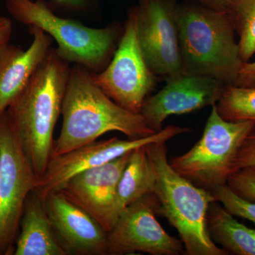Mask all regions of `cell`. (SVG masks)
Wrapping results in <instances>:
<instances>
[{
    "mask_svg": "<svg viewBox=\"0 0 255 255\" xmlns=\"http://www.w3.org/2000/svg\"><path fill=\"white\" fill-rule=\"evenodd\" d=\"M216 107L225 120L255 122V87H225Z\"/></svg>",
    "mask_w": 255,
    "mask_h": 255,
    "instance_id": "d6986e66",
    "label": "cell"
},
{
    "mask_svg": "<svg viewBox=\"0 0 255 255\" xmlns=\"http://www.w3.org/2000/svg\"><path fill=\"white\" fill-rule=\"evenodd\" d=\"M155 175L154 194L158 200L157 214L177 230L188 255H227L210 238L206 217L216 201L211 191L197 187L169 164L165 143L145 145Z\"/></svg>",
    "mask_w": 255,
    "mask_h": 255,
    "instance_id": "277c9868",
    "label": "cell"
},
{
    "mask_svg": "<svg viewBox=\"0 0 255 255\" xmlns=\"http://www.w3.org/2000/svg\"><path fill=\"white\" fill-rule=\"evenodd\" d=\"M177 25L184 72L236 85L244 62L231 15L189 1L178 4Z\"/></svg>",
    "mask_w": 255,
    "mask_h": 255,
    "instance_id": "3957f363",
    "label": "cell"
},
{
    "mask_svg": "<svg viewBox=\"0 0 255 255\" xmlns=\"http://www.w3.org/2000/svg\"><path fill=\"white\" fill-rule=\"evenodd\" d=\"M255 166V128L245 139L234 161V172L244 167Z\"/></svg>",
    "mask_w": 255,
    "mask_h": 255,
    "instance_id": "603a6c76",
    "label": "cell"
},
{
    "mask_svg": "<svg viewBox=\"0 0 255 255\" xmlns=\"http://www.w3.org/2000/svg\"><path fill=\"white\" fill-rule=\"evenodd\" d=\"M177 0H139L137 36L142 55L156 75L184 73L179 49Z\"/></svg>",
    "mask_w": 255,
    "mask_h": 255,
    "instance_id": "8fae6325",
    "label": "cell"
},
{
    "mask_svg": "<svg viewBox=\"0 0 255 255\" xmlns=\"http://www.w3.org/2000/svg\"><path fill=\"white\" fill-rule=\"evenodd\" d=\"M242 87H255V62L243 63L236 85Z\"/></svg>",
    "mask_w": 255,
    "mask_h": 255,
    "instance_id": "cb8c5ba5",
    "label": "cell"
},
{
    "mask_svg": "<svg viewBox=\"0 0 255 255\" xmlns=\"http://www.w3.org/2000/svg\"><path fill=\"white\" fill-rule=\"evenodd\" d=\"M130 152L76 174L59 190L91 215L108 233L119 216L117 189Z\"/></svg>",
    "mask_w": 255,
    "mask_h": 255,
    "instance_id": "4fadbf2b",
    "label": "cell"
},
{
    "mask_svg": "<svg viewBox=\"0 0 255 255\" xmlns=\"http://www.w3.org/2000/svg\"><path fill=\"white\" fill-rule=\"evenodd\" d=\"M158 204L152 193L127 206L108 233L107 254H184L182 241L166 232L156 219Z\"/></svg>",
    "mask_w": 255,
    "mask_h": 255,
    "instance_id": "30bf717a",
    "label": "cell"
},
{
    "mask_svg": "<svg viewBox=\"0 0 255 255\" xmlns=\"http://www.w3.org/2000/svg\"><path fill=\"white\" fill-rule=\"evenodd\" d=\"M33 41L27 50L9 43L0 48V116L25 90L51 48V37L30 26Z\"/></svg>",
    "mask_w": 255,
    "mask_h": 255,
    "instance_id": "9a60e30c",
    "label": "cell"
},
{
    "mask_svg": "<svg viewBox=\"0 0 255 255\" xmlns=\"http://www.w3.org/2000/svg\"><path fill=\"white\" fill-rule=\"evenodd\" d=\"M70 69V63L56 48H50L27 86L6 112L38 180L53 154V132L61 114Z\"/></svg>",
    "mask_w": 255,
    "mask_h": 255,
    "instance_id": "7a4b0ae2",
    "label": "cell"
},
{
    "mask_svg": "<svg viewBox=\"0 0 255 255\" xmlns=\"http://www.w3.org/2000/svg\"><path fill=\"white\" fill-rule=\"evenodd\" d=\"M55 2L68 9L82 11L88 7L92 0H54Z\"/></svg>",
    "mask_w": 255,
    "mask_h": 255,
    "instance_id": "4316f807",
    "label": "cell"
},
{
    "mask_svg": "<svg viewBox=\"0 0 255 255\" xmlns=\"http://www.w3.org/2000/svg\"><path fill=\"white\" fill-rule=\"evenodd\" d=\"M206 226L211 239L228 255H255V230L238 222L219 201L210 204Z\"/></svg>",
    "mask_w": 255,
    "mask_h": 255,
    "instance_id": "e0dca14e",
    "label": "cell"
},
{
    "mask_svg": "<svg viewBox=\"0 0 255 255\" xmlns=\"http://www.w3.org/2000/svg\"><path fill=\"white\" fill-rule=\"evenodd\" d=\"M12 34V22L9 18L0 16V48L8 44Z\"/></svg>",
    "mask_w": 255,
    "mask_h": 255,
    "instance_id": "484cf974",
    "label": "cell"
},
{
    "mask_svg": "<svg viewBox=\"0 0 255 255\" xmlns=\"http://www.w3.org/2000/svg\"><path fill=\"white\" fill-rule=\"evenodd\" d=\"M210 191L216 201L221 203L233 216L249 220L255 223V201L240 197L227 184L219 186Z\"/></svg>",
    "mask_w": 255,
    "mask_h": 255,
    "instance_id": "44dd1931",
    "label": "cell"
},
{
    "mask_svg": "<svg viewBox=\"0 0 255 255\" xmlns=\"http://www.w3.org/2000/svg\"><path fill=\"white\" fill-rule=\"evenodd\" d=\"M165 80V86L146 99L140 112L145 123L155 132L162 130L164 121L171 116L216 105L225 87L214 78L187 73Z\"/></svg>",
    "mask_w": 255,
    "mask_h": 255,
    "instance_id": "7c38bea8",
    "label": "cell"
},
{
    "mask_svg": "<svg viewBox=\"0 0 255 255\" xmlns=\"http://www.w3.org/2000/svg\"><path fill=\"white\" fill-rule=\"evenodd\" d=\"M185 1L197 3L210 9L228 13L230 14L236 2V0H185Z\"/></svg>",
    "mask_w": 255,
    "mask_h": 255,
    "instance_id": "d4e9b609",
    "label": "cell"
},
{
    "mask_svg": "<svg viewBox=\"0 0 255 255\" xmlns=\"http://www.w3.org/2000/svg\"><path fill=\"white\" fill-rule=\"evenodd\" d=\"M255 128V122H229L220 116L216 105L200 140L169 164L183 177L197 187L211 190L227 184L234 172V161L245 139Z\"/></svg>",
    "mask_w": 255,
    "mask_h": 255,
    "instance_id": "8992f818",
    "label": "cell"
},
{
    "mask_svg": "<svg viewBox=\"0 0 255 255\" xmlns=\"http://www.w3.org/2000/svg\"><path fill=\"white\" fill-rule=\"evenodd\" d=\"M94 81L116 103L140 114L142 105L157 82L142 55L137 36L136 6L128 14L117 50L105 69L92 73Z\"/></svg>",
    "mask_w": 255,
    "mask_h": 255,
    "instance_id": "ba28073f",
    "label": "cell"
},
{
    "mask_svg": "<svg viewBox=\"0 0 255 255\" xmlns=\"http://www.w3.org/2000/svg\"><path fill=\"white\" fill-rule=\"evenodd\" d=\"M55 236L66 255H107L108 231L61 191L43 199Z\"/></svg>",
    "mask_w": 255,
    "mask_h": 255,
    "instance_id": "5bb4252c",
    "label": "cell"
},
{
    "mask_svg": "<svg viewBox=\"0 0 255 255\" xmlns=\"http://www.w3.org/2000/svg\"><path fill=\"white\" fill-rule=\"evenodd\" d=\"M38 181L7 114L0 116V255H14L25 203Z\"/></svg>",
    "mask_w": 255,
    "mask_h": 255,
    "instance_id": "52a82bcc",
    "label": "cell"
},
{
    "mask_svg": "<svg viewBox=\"0 0 255 255\" xmlns=\"http://www.w3.org/2000/svg\"><path fill=\"white\" fill-rule=\"evenodd\" d=\"M5 6L18 22L41 28L55 40L63 59L93 73H100L110 63L123 33L119 24L91 28L60 17L43 0H6Z\"/></svg>",
    "mask_w": 255,
    "mask_h": 255,
    "instance_id": "5b68a950",
    "label": "cell"
},
{
    "mask_svg": "<svg viewBox=\"0 0 255 255\" xmlns=\"http://www.w3.org/2000/svg\"><path fill=\"white\" fill-rule=\"evenodd\" d=\"M244 63L255 54V0H236L231 13Z\"/></svg>",
    "mask_w": 255,
    "mask_h": 255,
    "instance_id": "ffe728a7",
    "label": "cell"
},
{
    "mask_svg": "<svg viewBox=\"0 0 255 255\" xmlns=\"http://www.w3.org/2000/svg\"><path fill=\"white\" fill-rule=\"evenodd\" d=\"M227 185L240 197L255 201V166L233 172L228 178Z\"/></svg>",
    "mask_w": 255,
    "mask_h": 255,
    "instance_id": "7402d4cb",
    "label": "cell"
},
{
    "mask_svg": "<svg viewBox=\"0 0 255 255\" xmlns=\"http://www.w3.org/2000/svg\"><path fill=\"white\" fill-rule=\"evenodd\" d=\"M61 114L63 126L55 141L53 156L97 141L110 131H119L129 139L155 133L141 114L116 103L92 78V73L80 65L70 69Z\"/></svg>",
    "mask_w": 255,
    "mask_h": 255,
    "instance_id": "6da1fadb",
    "label": "cell"
},
{
    "mask_svg": "<svg viewBox=\"0 0 255 255\" xmlns=\"http://www.w3.org/2000/svg\"><path fill=\"white\" fill-rule=\"evenodd\" d=\"M155 175L145 145L130 152L117 189L119 215L127 206L147 194L154 193Z\"/></svg>",
    "mask_w": 255,
    "mask_h": 255,
    "instance_id": "ac0fdd59",
    "label": "cell"
},
{
    "mask_svg": "<svg viewBox=\"0 0 255 255\" xmlns=\"http://www.w3.org/2000/svg\"><path fill=\"white\" fill-rule=\"evenodd\" d=\"M189 131V128L170 125L142 138L121 140L113 137L53 156L33 191L43 200L50 193L59 191L69 179L83 171L107 163L137 147L154 142L166 143L173 137Z\"/></svg>",
    "mask_w": 255,
    "mask_h": 255,
    "instance_id": "9c48e42d",
    "label": "cell"
},
{
    "mask_svg": "<svg viewBox=\"0 0 255 255\" xmlns=\"http://www.w3.org/2000/svg\"><path fill=\"white\" fill-rule=\"evenodd\" d=\"M14 255H66L55 236L44 202L33 191L25 203Z\"/></svg>",
    "mask_w": 255,
    "mask_h": 255,
    "instance_id": "2e32d148",
    "label": "cell"
}]
</instances>
